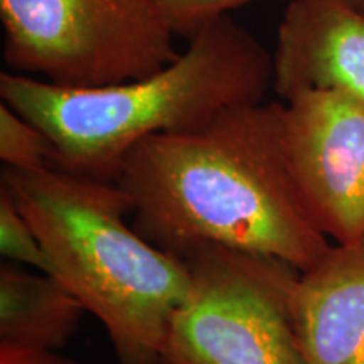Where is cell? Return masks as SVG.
Here are the masks:
<instances>
[{
	"mask_svg": "<svg viewBox=\"0 0 364 364\" xmlns=\"http://www.w3.org/2000/svg\"><path fill=\"white\" fill-rule=\"evenodd\" d=\"M85 312L58 277L11 262L0 267V348L61 351Z\"/></svg>",
	"mask_w": 364,
	"mask_h": 364,
	"instance_id": "cell-9",
	"label": "cell"
},
{
	"mask_svg": "<svg viewBox=\"0 0 364 364\" xmlns=\"http://www.w3.org/2000/svg\"><path fill=\"white\" fill-rule=\"evenodd\" d=\"M0 364H80L59 351H21L0 348Z\"/></svg>",
	"mask_w": 364,
	"mask_h": 364,
	"instance_id": "cell-13",
	"label": "cell"
},
{
	"mask_svg": "<svg viewBox=\"0 0 364 364\" xmlns=\"http://www.w3.org/2000/svg\"><path fill=\"white\" fill-rule=\"evenodd\" d=\"M346 2L351 4V6H353V7H356L358 11L364 12V0H346Z\"/></svg>",
	"mask_w": 364,
	"mask_h": 364,
	"instance_id": "cell-14",
	"label": "cell"
},
{
	"mask_svg": "<svg viewBox=\"0 0 364 364\" xmlns=\"http://www.w3.org/2000/svg\"><path fill=\"white\" fill-rule=\"evenodd\" d=\"M179 258L191 282L171 321L164 364H304L292 321L300 270L216 245Z\"/></svg>",
	"mask_w": 364,
	"mask_h": 364,
	"instance_id": "cell-5",
	"label": "cell"
},
{
	"mask_svg": "<svg viewBox=\"0 0 364 364\" xmlns=\"http://www.w3.org/2000/svg\"><path fill=\"white\" fill-rule=\"evenodd\" d=\"M12 73L68 88L152 75L179 58L154 0H0Z\"/></svg>",
	"mask_w": 364,
	"mask_h": 364,
	"instance_id": "cell-4",
	"label": "cell"
},
{
	"mask_svg": "<svg viewBox=\"0 0 364 364\" xmlns=\"http://www.w3.org/2000/svg\"><path fill=\"white\" fill-rule=\"evenodd\" d=\"M0 161L6 169L38 171L54 167L49 136L7 103L0 105Z\"/></svg>",
	"mask_w": 364,
	"mask_h": 364,
	"instance_id": "cell-10",
	"label": "cell"
},
{
	"mask_svg": "<svg viewBox=\"0 0 364 364\" xmlns=\"http://www.w3.org/2000/svg\"><path fill=\"white\" fill-rule=\"evenodd\" d=\"M188 38L176 61L144 78L68 88L4 71L0 97L49 136L54 167L115 182L130 150L149 136L194 129L230 108L265 102L272 54L230 14Z\"/></svg>",
	"mask_w": 364,
	"mask_h": 364,
	"instance_id": "cell-2",
	"label": "cell"
},
{
	"mask_svg": "<svg viewBox=\"0 0 364 364\" xmlns=\"http://www.w3.org/2000/svg\"><path fill=\"white\" fill-rule=\"evenodd\" d=\"M6 188L54 267V277L102 322L118 364H164L189 270L129 226L117 182L46 167L2 171Z\"/></svg>",
	"mask_w": 364,
	"mask_h": 364,
	"instance_id": "cell-3",
	"label": "cell"
},
{
	"mask_svg": "<svg viewBox=\"0 0 364 364\" xmlns=\"http://www.w3.org/2000/svg\"><path fill=\"white\" fill-rule=\"evenodd\" d=\"M292 321L304 364H364V235L300 272Z\"/></svg>",
	"mask_w": 364,
	"mask_h": 364,
	"instance_id": "cell-8",
	"label": "cell"
},
{
	"mask_svg": "<svg viewBox=\"0 0 364 364\" xmlns=\"http://www.w3.org/2000/svg\"><path fill=\"white\" fill-rule=\"evenodd\" d=\"M0 253L7 262L54 275L43 245L6 188L0 186Z\"/></svg>",
	"mask_w": 364,
	"mask_h": 364,
	"instance_id": "cell-11",
	"label": "cell"
},
{
	"mask_svg": "<svg viewBox=\"0 0 364 364\" xmlns=\"http://www.w3.org/2000/svg\"><path fill=\"white\" fill-rule=\"evenodd\" d=\"M282 102L287 169L309 220L334 243L364 235V103L336 91Z\"/></svg>",
	"mask_w": 364,
	"mask_h": 364,
	"instance_id": "cell-6",
	"label": "cell"
},
{
	"mask_svg": "<svg viewBox=\"0 0 364 364\" xmlns=\"http://www.w3.org/2000/svg\"><path fill=\"white\" fill-rule=\"evenodd\" d=\"M272 88L280 100L317 90L364 103V12L346 0H292L277 33Z\"/></svg>",
	"mask_w": 364,
	"mask_h": 364,
	"instance_id": "cell-7",
	"label": "cell"
},
{
	"mask_svg": "<svg viewBox=\"0 0 364 364\" xmlns=\"http://www.w3.org/2000/svg\"><path fill=\"white\" fill-rule=\"evenodd\" d=\"M154 2L177 34L188 36L204 22L228 16L231 9L252 0H154Z\"/></svg>",
	"mask_w": 364,
	"mask_h": 364,
	"instance_id": "cell-12",
	"label": "cell"
},
{
	"mask_svg": "<svg viewBox=\"0 0 364 364\" xmlns=\"http://www.w3.org/2000/svg\"><path fill=\"white\" fill-rule=\"evenodd\" d=\"M115 182L129 194L135 230L174 257L216 245L306 272L331 248L287 169L282 102L235 107L194 129L149 136Z\"/></svg>",
	"mask_w": 364,
	"mask_h": 364,
	"instance_id": "cell-1",
	"label": "cell"
}]
</instances>
